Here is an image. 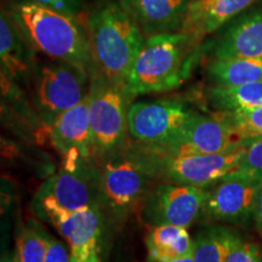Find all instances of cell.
<instances>
[{
    "label": "cell",
    "instance_id": "cell-1",
    "mask_svg": "<svg viewBox=\"0 0 262 262\" xmlns=\"http://www.w3.org/2000/svg\"><path fill=\"white\" fill-rule=\"evenodd\" d=\"M2 6L37 54L80 66L91 74L90 42L79 17H71L33 0H3Z\"/></svg>",
    "mask_w": 262,
    "mask_h": 262
},
{
    "label": "cell",
    "instance_id": "cell-2",
    "mask_svg": "<svg viewBox=\"0 0 262 262\" xmlns=\"http://www.w3.org/2000/svg\"><path fill=\"white\" fill-rule=\"evenodd\" d=\"M90 42L95 70L127 85V78L146 38L116 0H100L79 16Z\"/></svg>",
    "mask_w": 262,
    "mask_h": 262
},
{
    "label": "cell",
    "instance_id": "cell-3",
    "mask_svg": "<svg viewBox=\"0 0 262 262\" xmlns=\"http://www.w3.org/2000/svg\"><path fill=\"white\" fill-rule=\"evenodd\" d=\"M202 41L188 32L146 38L127 78L131 94H163L182 86L205 50Z\"/></svg>",
    "mask_w": 262,
    "mask_h": 262
},
{
    "label": "cell",
    "instance_id": "cell-4",
    "mask_svg": "<svg viewBox=\"0 0 262 262\" xmlns=\"http://www.w3.org/2000/svg\"><path fill=\"white\" fill-rule=\"evenodd\" d=\"M100 206L104 219L122 225L141 209L157 182L152 169L134 146L133 140L119 155L98 162Z\"/></svg>",
    "mask_w": 262,
    "mask_h": 262
},
{
    "label": "cell",
    "instance_id": "cell-5",
    "mask_svg": "<svg viewBox=\"0 0 262 262\" xmlns=\"http://www.w3.org/2000/svg\"><path fill=\"white\" fill-rule=\"evenodd\" d=\"M90 75L91 149L98 163L119 155L129 145L127 116L135 96L126 84L108 79L96 70Z\"/></svg>",
    "mask_w": 262,
    "mask_h": 262
},
{
    "label": "cell",
    "instance_id": "cell-6",
    "mask_svg": "<svg viewBox=\"0 0 262 262\" xmlns=\"http://www.w3.org/2000/svg\"><path fill=\"white\" fill-rule=\"evenodd\" d=\"M134 146L155 173L157 181L208 189L239 169L247 147L210 155H169L148 143L133 140Z\"/></svg>",
    "mask_w": 262,
    "mask_h": 262
},
{
    "label": "cell",
    "instance_id": "cell-7",
    "mask_svg": "<svg viewBox=\"0 0 262 262\" xmlns=\"http://www.w3.org/2000/svg\"><path fill=\"white\" fill-rule=\"evenodd\" d=\"M91 75L80 66L61 60H39L27 89L31 103L48 127L89 95Z\"/></svg>",
    "mask_w": 262,
    "mask_h": 262
},
{
    "label": "cell",
    "instance_id": "cell-8",
    "mask_svg": "<svg viewBox=\"0 0 262 262\" xmlns=\"http://www.w3.org/2000/svg\"><path fill=\"white\" fill-rule=\"evenodd\" d=\"M89 206H100V168L94 159L61 166L39 187L32 210L49 224L54 216Z\"/></svg>",
    "mask_w": 262,
    "mask_h": 262
},
{
    "label": "cell",
    "instance_id": "cell-9",
    "mask_svg": "<svg viewBox=\"0 0 262 262\" xmlns=\"http://www.w3.org/2000/svg\"><path fill=\"white\" fill-rule=\"evenodd\" d=\"M261 189V180L235 170L208 188L202 219L248 227L255 224Z\"/></svg>",
    "mask_w": 262,
    "mask_h": 262
},
{
    "label": "cell",
    "instance_id": "cell-10",
    "mask_svg": "<svg viewBox=\"0 0 262 262\" xmlns=\"http://www.w3.org/2000/svg\"><path fill=\"white\" fill-rule=\"evenodd\" d=\"M208 189L157 181L141 206V217L150 227L173 225L191 227L203 216Z\"/></svg>",
    "mask_w": 262,
    "mask_h": 262
},
{
    "label": "cell",
    "instance_id": "cell-11",
    "mask_svg": "<svg viewBox=\"0 0 262 262\" xmlns=\"http://www.w3.org/2000/svg\"><path fill=\"white\" fill-rule=\"evenodd\" d=\"M249 145L216 112L204 114L194 111L188 123L172 139L152 146L169 155H210Z\"/></svg>",
    "mask_w": 262,
    "mask_h": 262
},
{
    "label": "cell",
    "instance_id": "cell-12",
    "mask_svg": "<svg viewBox=\"0 0 262 262\" xmlns=\"http://www.w3.org/2000/svg\"><path fill=\"white\" fill-rule=\"evenodd\" d=\"M195 110L176 100L133 102L127 116L130 139L162 145L182 129Z\"/></svg>",
    "mask_w": 262,
    "mask_h": 262
},
{
    "label": "cell",
    "instance_id": "cell-13",
    "mask_svg": "<svg viewBox=\"0 0 262 262\" xmlns=\"http://www.w3.org/2000/svg\"><path fill=\"white\" fill-rule=\"evenodd\" d=\"M90 97L61 114L49 127V139L62 158V166H74L91 160ZM95 160V159H94Z\"/></svg>",
    "mask_w": 262,
    "mask_h": 262
},
{
    "label": "cell",
    "instance_id": "cell-14",
    "mask_svg": "<svg viewBox=\"0 0 262 262\" xmlns=\"http://www.w3.org/2000/svg\"><path fill=\"white\" fill-rule=\"evenodd\" d=\"M106 221L100 206L56 215L49 221L66 239L71 254L81 262H101L100 245Z\"/></svg>",
    "mask_w": 262,
    "mask_h": 262
},
{
    "label": "cell",
    "instance_id": "cell-15",
    "mask_svg": "<svg viewBox=\"0 0 262 262\" xmlns=\"http://www.w3.org/2000/svg\"><path fill=\"white\" fill-rule=\"evenodd\" d=\"M145 38L183 32L191 0H118Z\"/></svg>",
    "mask_w": 262,
    "mask_h": 262
},
{
    "label": "cell",
    "instance_id": "cell-16",
    "mask_svg": "<svg viewBox=\"0 0 262 262\" xmlns=\"http://www.w3.org/2000/svg\"><path fill=\"white\" fill-rule=\"evenodd\" d=\"M0 57L3 73L27 89L39 62L37 52L24 38L3 6L0 12Z\"/></svg>",
    "mask_w": 262,
    "mask_h": 262
},
{
    "label": "cell",
    "instance_id": "cell-17",
    "mask_svg": "<svg viewBox=\"0 0 262 262\" xmlns=\"http://www.w3.org/2000/svg\"><path fill=\"white\" fill-rule=\"evenodd\" d=\"M212 58H262V11L231 22L211 42Z\"/></svg>",
    "mask_w": 262,
    "mask_h": 262
},
{
    "label": "cell",
    "instance_id": "cell-18",
    "mask_svg": "<svg viewBox=\"0 0 262 262\" xmlns=\"http://www.w3.org/2000/svg\"><path fill=\"white\" fill-rule=\"evenodd\" d=\"M145 244L147 258L158 261H170L193 255L194 239L187 228L181 226L162 225L150 227L146 234Z\"/></svg>",
    "mask_w": 262,
    "mask_h": 262
},
{
    "label": "cell",
    "instance_id": "cell-19",
    "mask_svg": "<svg viewBox=\"0 0 262 262\" xmlns=\"http://www.w3.org/2000/svg\"><path fill=\"white\" fill-rule=\"evenodd\" d=\"M205 72L212 86L228 88L262 81V58H212Z\"/></svg>",
    "mask_w": 262,
    "mask_h": 262
},
{
    "label": "cell",
    "instance_id": "cell-20",
    "mask_svg": "<svg viewBox=\"0 0 262 262\" xmlns=\"http://www.w3.org/2000/svg\"><path fill=\"white\" fill-rule=\"evenodd\" d=\"M204 97L214 112H234L262 106V81L237 86L206 88Z\"/></svg>",
    "mask_w": 262,
    "mask_h": 262
},
{
    "label": "cell",
    "instance_id": "cell-21",
    "mask_svg": "<svg viewBox=\"0 0 262 262\" xmlns=\"http://www.w3.org/2000/svg\"><path fill=\"white\" fill-rule=\"evenodd\" d=\"M256 2L258 0H216L199 17L189 22L183 32L192 33L203 40L206 35L217 32Z\"/></svg>",
    "mask_w": 262,
    "mask_h": 262
},
{
    "label": "cell",
    "instance_id": "cell-22",
    "mask_svg": "<svg viewBox=\"0 0 262 262\" xmlns=\"http://www.w3.org/2000/svg\"><path fill=\"white\" fill-rule=\"evenodd\" d=\"M239 235L225 226H210L194 238V262H226Z\"/></svg>",
    "mask_w": 262,
    "mask_h": 262
},
{
    "label": "cell",
    "instance_id": "cell-23",
    "mask_svg": "<svg viewBox=\"0 0 262 262\" xmlns=\"http://www.w3.org/2000/svg\"><path fill=\"white\" fill-rule=\"evenodd\" d=\"M51 235L40 222L29 220L19 229L15 253L21 262H45Z\"/></svg>",
    "mask_w": 262,
    "mask_h": 262
},
{
    "label": "cell",
    "instance_id": "cell-24",
    "mask_svg": "<svg viewBox=\"0 0 262 262\" xmlns=\"http://www.w3.org/2000/svg\"><path fill=\"white\" fill-rule=\"evenodd\" d=\"M216 113L249 143L262 136V106Z\"/></svg>",
    "mask_w": 262,
    "mask_h": 262
},
{
    "label": "cell",
    "instance_id": "cell-25",
    "mask_svg": "<svg viewBox=\"0 0 262 262\" xmlns=\"http://www.w3.org/2000/svg\"><path fill=\"white\" fill-rule=\"evenodd\" d=\"M239 170L262 181V136L247 147V152L239 164Z\"/></svg>",
    "mask_w": 262,
    "mask_h": 262
},
{
    "label": "cell",
    "instance_id": "cell-26",
    "mask_svg": "<svg viewBox=\"0 0 262 262\" xmlns=\"http://www.w3.org/2000/svg\"><path fill=\"white\" fill-rule=\"evenodd\" d=\"M226 262H262V249L254 242L239 237Z\"/></svg>",
    "mask_w": 262,
    "mask_h": 262
},
{
    "label": "cell",
    "instance_id": "cell-27",
    "mask_svg": "<svg viewBox=\"0 0 262 262\" xmlns=\"http://www.w3.org/2000/svg\"><path fill=\"white\" fill-rule=\"evenodd\" d=\"M33 2L71 17H79L84 11V0H33Z\"/></svg>",
    "mask_w": 262,
    "mask_h": 262
},
{
    "label": "cell",
    "instance_id": "cell-28",
    "mask_svg": "<svg viewBox=\"0 0 262 262\" xmlns=\"http://www.w3.org/2000/svg\"><path fill=\"white\" fill-rule=\"evenodd\" d=\"M71 257L67 245L51 235L45 262H71Z\"/></svg>",
    "mask_w": 262,
    "mask_h": 262
},
{
    "label": "cell",
    "instance_id": "cell-29",
    "mask_svg": "<svg viewBox=\"0 0 262 262\" xmlns=\"http://www.w3.org/2000/svg\"><path fill=\"white\" fill-rule=\"evenodd\" d=\"M216 0H191V4H189V10H188V16L187 19H186V25L187 26L189 22L194 21L196 17H199L203 12L205 11L209 6H211ZM185 31V29H183Z\"/></svg>",
    "mask_w": 262,
    "mask_h": 262
},
{
    "label": "cell",
    "instance_id": "cell-30",
    "mask_svg": "<svg viewBox=\"0 0 262 262\" xmlns=\"http://www.w3.org/2000/svg\"><path fill=\"white\" fill-rule=\"evenodd\" d=\"M255 226H256L258 235H260V239L262 242V189H261L260 196H258L256 214H255Z\"/></svg>",
    "mask_w": 262,
    "mask_h": 262
},
{
    "label": "cell",
    "instance_id": "cell-31",
    "mask_svg": "<svg viewBox=\"0 0 262 262\" xmlns=\"http://www.w3.org/2000/svg\"><path fill=\"white\" fill-rule=\"evenodd\" d=\"M2 262H21V261H19V258L17 257V255H16L15 251H12V253H6L5 255H3Z\"/></svg>",
    "mask_w": 262,
    "mask_h": 262
},
{
    "label": "cell",
    "instance_id": "cell-32",
    "mask_svg": "<svg viewBox=\"0 0 262 262\" xmlns=\"http://www.w3.org/2000/svg\"><path fill=\"white\" fill-rule=\"evenodd\" d=\"M146 262H194L193 260V255L183 258H176V260H170V261H158V260H152V258H147Z\"/></svg>",
    "mask_w": 262,
    "mask_h": 262
},
{
    "label": "cell",
    "instance_id": "cell-33",
    "mask_svg": "<svg viewBox=\"0 0 262 262\" xmlns=\"http://www.w3.org/2000/svg\"><path fill=\"white\" fill-rule=\"evenodd\" d=\"M71 262H81V261H80L79 258H78V257H75L74 255H72V257H71Z\"/></svg>",
    "mask_w": 262,
    "mask_h": 262
}]
</instances>
